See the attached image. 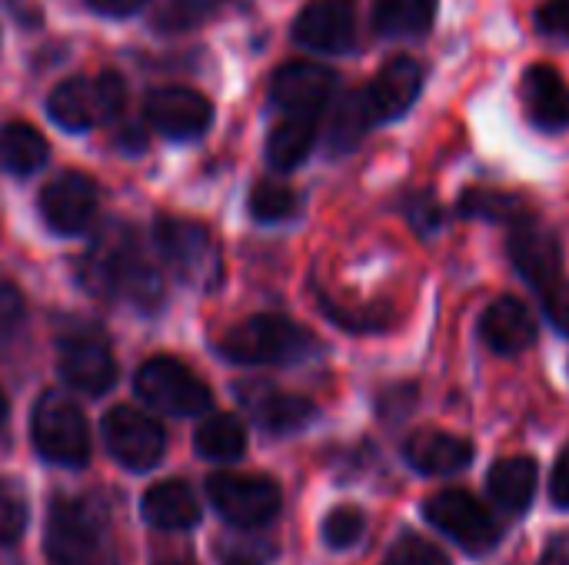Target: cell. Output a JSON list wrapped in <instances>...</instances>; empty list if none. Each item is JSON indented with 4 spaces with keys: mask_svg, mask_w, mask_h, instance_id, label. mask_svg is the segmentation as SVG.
Returning a JSON list of instances; mask_svg holds the SVG:
<instances>
[{
    "mask_svg": "<svg viewBox=\"0 0 569 565\" xmlns=\"http://www.w3.org/2000/svg\"><path fill=\"white\" fill-rule=\"evenodd\" d=\"M133 390L150 410L170 413V416H200L213 403L207 383L193 370H187L180 360H170V356L147 360L133 376Z\"/></svg>",
    "mask_w": 569,
    "mask_h": 565,
    "instance_id": "cell-7",
    "label": "cell"
},
{
    "mask_svg": "<svg viewBox=\"0 0 569 565\" xmlns=\"http://www.w3.org/2000/svg\"><path fill=\"white\" fill-rule=\"evenodd\" d=\"M153 246H157V256L173 270L180 283H190L200 290H210L220 283V250L203 223L160 216L153 226Z\"/></svg>",
    "mask_w": 569,
    "mask_h": 565,
    "instance_id": "cell-4",
    "label": "cell"
},
{
    "mask_svg": "<svg viewBox=\"0 0 569 565\" xmlns=\"http://www.w3.org/2000/svg\"><path fill=\"white\" fill-rule=\"evenodd\" d=\"M337 87L333 70H327L323 63H310V60H293L283 63L273 73L270 83V100L273 107H280L283 113H310L320 117L330 93Z\"/></svg>",
    "mask_w": 569,
    "mask_h": 565,
    "instance_id": "cell-14",
    "label": "cell"
},
{
    "mask_svg": "<svg viewBox=\"0 0 569 565\" xmlns=\"http://www.w3.org/2000/svg\"><path fill=\"white\" fill-rule=\"evenodd\" d=\"M423 516L433 529H440L473 556H483L500 543V526L493 523L490 509L463 490H443L430 496Z\"/></svg>",
    "mask_w": 569,
    "mask_h": 565,
    "instance_id": "cell-9",
    "label": "cell"
},
{
    "mask_svg": "<svg viewBox=\"0 0 569 565\" xmlns=\"http://www.w3.org/2000/svg\"><path fill=\"white\" fill-rule=\"evenodd\" d=\"M537 27L553 40H569V0H547L537 10Z\"/></svg>",
    "mask_w": 569,
    "mask_h": 565,
    "instance_id": "cell-37",
    "label": "cell"
},
{
    "mask_svg": "<svg viewBox=\"0 0 569 565\" xmlns=\"http://www.w3.org/2000/svg\"><path fill=\"white\" fill-rule=\"evenodd\" d=\"M510 260H513L517 273L540 293H547L560 283V270H563L560 243L550 230H543L537 223H523L513 230Z\"/></svg>",
    "mask_w": 569,
    "mask_h": 565,
    "instance_id": "cell-17",
    "label": "cell"
},
{
    "mask_svg": "<svg viewBox=\"0 0 569 565\" xmlns=\"http://www.w3.org/2000/svg\"><path fill=\"white\" fill-rule=\"evenodd\" d=\"M217 7H220V0H167L160 23L170 30H183V27L207 20L210 13H217Z\"/></svg>",
    "mask_w": 569,
    "mask_h": 565,
    "instance_id": "cell-35",
    "label": "cell"
},
{
    "mask_svg": "<svg viewBox=\"0 0 569 565\" xmlns=\"http://www.w3.org/2000/svg\"><path fill=\"white\" fill-rule=\"evenodd\" d=\"M143 519L153 529L183 533V529H193L200 523V503H197V496L190 493L187 483L167 480V483H157V486L147 490V496H143Z\"/></svg>",
    "mask_w": 569,
    "mask_h": 565,
    "instance_id": "cell-22",
    "label": "cell"
},
{
    "mask_svg": "<svg viewBox=\"0 0 569 565\" xmlns=\"http://www.w3.org/2000/svg\"><path fill=\"white\" fill-rule=\"evenodd\" d=\"M33 446L37 453L53 463V466H87L90 460V430H87V416L83 410L57 393H47L37 410H33Z\"/></svg>",
    "mask_w": 569,
    "mask_h": 565,
    "instance_id": "cell-6",
    "label": "cell"
},
{
    "mask_svg": "<svg viewBox=\"0 0 569 565\" xmlns=\"http://www.w3.org/2000/svg\"><path fill=\"white\" fill-rule=\"evenodd\" d=\"M23 313H27V306H23L20 290L13 283H0V340L20 330Z\"/></svg>",
    "mask_w": 569,
    "mask_h": 565,
    "instance_id": "cell-36",
    "label": "cell"
},
{
    "mask_svg": "<svg viewBox=\"0 0 569 565\" xmlns=\"http://www.w3.org/2000/svg\"><path fill=\"white\" fill-rule=\"evenodd\" d=\"M367 533V516L357 506H337L323 519V543L330 549H353Z\"/></svg>",
    "mask_w": 569,
    "mask_h": 565,
    "instance_id": "cell-32",
    "label": "cell"
},
{
    "mask_svg": "<svg viewBox=\"0 0 569 565\" xmlns=\"http://www.w3.org/2000/svg\"><path fill=\"white\" fill-rule=\"evenodd\" d=\"M97 13H107V17H127L133 10L143 7V0H87Z\"/></svg>",
    "mask_w": 569,
    "mask_h": 565,
    "instance_id": "cell-40",
    "label": "cell"
},
{
    "mask_svg": "<svg viewBox=\"0 0 569 565\" xmlns=\"http://www.w3.org/2000/svg\"><path fill=\"white\" fill-rule=\"evenodd\" d=\"M40 213L53 233L73 236L90 226L97 213V183L87 173L67 170L40 190Z\"/></svg>",
    "mask_w": 569,
    "mask_h": 565,
    "instance_id": "cell-12",
    "label": "cell"
},
{
    "mask_svg": "<svg viewBox=\"0 0 569 565\" xmlns=\"http://www.w3.org/2000/svg\"><path fill=\"white\" fill-rule=\"evenodd\" d=\"M543 303H547V316L550 323L569 336V283H557L553 290L543 293Z\"/></svg>",
    "mask_w": 569,
    "mask_h": 565,
    "instance_id": "cell-38",
    "label": "cell"
},
{
    "mask_svg": "<svg viewBox=\"0 0 569 565\" xmlns=\"http://www.w3.org/2000/svg\"><path fill=\"white\" fill-rule=\"evenodd\" d=\"M373 127L370 120V110H367V100H363V90H353L340 100L337 113H333V123H330V150L333 153H350L363 133Z\"/></svg>",
    "mask_w": 569,
    "mask_h": 565,
    "instance_id": "cell-28",
    "label": "cell"
},
{
    "mask_svg": "<svg viewBox=\"0 0 569 565\" xmlns=\"http://www.w3.org/2000/svg\"><path fill=\"white\" fill-rule=\"evenodd\" d=\"M3 420H7V400H3V390H0V426H3Z\"/></svg>",
    "mask_w": 569,
    "mask_h": 565,
    "instance_id": "cell-42",
    "label": "cell"
},
{
    "mask_svg": "<svg viewBox=\"0 0 569 565\" xmlns=\"http://www.w3.org/2000/svg\"><path fill=\"white\" fill-rule=\"evenodd\" d=\"M193 446L210 463H233L247 453V426L230 413H213L200 423Z\"/></svg>",
    "mask_w": 569,
    "mask_h": 565,
    "instance_id": "cell-25",
    "label": "cell"
},
{
    "mask_svg": "<svg viewBox=\"0 0 569 565\" xmlns=\"http://www.w3.org/2000/svg\"><path fill=\"white\" fill-rule=\"evenodd\" d=\"M540 565H569V533H560V536L550 539Z\"/></svg>",
    "mask_w": 569,
    "mask_h": 565,
    "instance_id": "cell-41",
    "label": "cell"
},
{
    "mask_svg": "<svg viewBox=\"0 0 569 565\" xmlns=\"http://www.w3.org/2000/svg\"><path fill=\"white\" fill-rule=\"evenodd\" d=\"M317 123H320V117H310V113H283V120L270 130V140H267L270 167L273 170L300 167L313 150Z\"/></svg>",
    "mask_w": 569,
    "mask_h": 565,
    "instance_id": "cell-24",
    "label": "cell"
},
{
    "mask_svg": "<svg viewBox=\"0 0 569 565\" xmlns=\"http://www.w3.org/2000/svg\"><path fill=\"white\" fill-rule=\"evenodd\" d=\"M60 376L83 396H103L117 383V360L103 336L73 333L60 340Z\"/></svg>",
    "mask_w": 569,
    "mask_h": 565,
    "instance_id": "cell-11",
    "label": "cell"
},
{
    "mask_svg": "<svg viewBox=\"0 0 569 565\" xmlns=\"http://www.w3.org/2000/svg\"><path fill=\"white\" fill-rule=\"evenodd\" d=\"M313 336L277 313H260L220 336V353L240 366H290L313 353Z\"/></svg>",
    "mask_w": 569,
    "mask_h": 565,
    "instance_id": "cell-3",
    "label": "cell"
},
{
    "mask_svg": "<svg viewBox=\"0 0 569 565\" xmlns=\"http://www.w3.org/2000/svg\"><path fill=\"white\" fill-rule=\"evenodd\" d=\"M217 556L220 565H267L273 559V546L253 529H237L217 543Z\"/></svg>",
    "mask_w": 569,
    "mask_h": 565,
    "instance_id": "cell-31",
    "label": "cell"
},
{
    "mask_svg": "<svg viewBox=\"0 0 569 565\" xmlns=\"http://www.w3.org/2000/svg\"><path fill=\"white\" fill-rule=\"evenodd\" d=\"M100 436H103L107 453L130 473L153 470L167 453L163 426L133 406H113L100 423Z\"/></svg>",
    "mask_w": 569,
    "mask_h": 565,
    "instance_id": "cell-10",
    "label": "cell"
},
{
    "mask_svg": "<svg viewBox=\"0 0 569 565\" xmlns=\"http://www.w3.org/2000/svg\"><path fill=\"white\" fill-rule=\"evenodd\" d=\"M437 0H377L373 23L387 37H417L433 23Z\"/></svg>",
    "mask_w": 569,
    "mask_h": 565,
    "instance_id": "cell-27",
    "label": "cell"
},
{
    "mask_svg": "<svg viewBox=\"0 0 569 565\" xmlns=\"http://www.w3.org/2000/svg\"><path fill=\"white\" fill-rule=\"evenodd\" d=\"M160 565H193V563H187V559H170V563H160Z\"/></svg>",
    "mask_w": 569,
    "mask_h": 565,
    "instance_id": "cell-43",
    "label": "cell"
},
{
    "mask_svg": "<svg viewBox=\"0 0 569 565\" xmlns=\"http://www.w3.org/2000/svg\"><path fill=\"white\" fill-rule=\"evenodd\" d=\"M147 120L167 140H197L213 123V107L190 87H163L150 93Z\"/></svg>",
    "mask_w": 569,
    "mask_h": 565,
    "instance_id": "cell-13",
    "label": "cell"
},
{
    "mask_svg": "<svg viewBox=\"0 0 569 565\" xmlns=\"http://www.w3.org/2000/svg\"><path fill=\"white\" fill-rule=\"evenodd\" d=\"M127 100V87L123 77L113 70H103L93 80L73 77L63 80L60 87H53L47 110L53 117V123H60L70 133H83L97 123H113L123 110Z\"/></svg>",
    "mask_w": 569,
    "mask_h": 565,
    "instance_id": "cell-5",
    "label": "cell"
},
{
    "mask_svg": "<svg viewBox=\"0 0 569 565\" xmlns=\"http://www.w3.org/2000/svg\"><path fill=\"white\" fill-rule=\"evenodd\" d=\"M520 100L533 127L550 133L569 127V87L553 67L533 63L520 80Z\"/></svg>",
    "mask_w": 569,
    "mask_h": 565,
    "instance_id": "cell-18",
    "label": "cell"
},
{
    "mask_svg": "<svg viewBox=\"0 0 569 565\" xmlns=\"http://www.w3.org/2000/svg\"><path fill=\"white\" fill-rule=\"evenodd\" d=\"M480 340L487 343V350L500 356H517L533 346L537 320L517 296H500L497 303L487 306L480 320Z\"/></svg>",
    "mask_w": 569,
    "mask_h": 565,
    "instance_id": "cell-19",
    "label": "cell"
},
{
    "mask_svg": "<svg viewBox=\"0 0 569 565\" xmlns=\"http://www.w3.org/2000/svg\"><path fill=\"white\" fill-rule=\"evenodd\" d=\"M540 483V466L530 456H507L487 473V490L493 503L507 513H527Z\"/></svg>",
    "mask_w": 569,
    "mask_h": 565,
    "instance_id": "cell-23",
    "label": "cell"
},
{
    "mask_svg": "<svg viewBox=\"0 0 569 565\" xmlns=\"http://www.w3.org/2000/svg\"><path fill=\"white\" fill-rule=\"evenodd\" d=\"M550 496L560 509H569V450L560 453L557 466H553V480H550Z\"/></svg>",
    "mask_w": 569,
    "mask_h": 565,
    "instance_id": "cell-39",
    "label": "cell"
},
{
    "mask_svg": "<svg viewBox=\"0 0 569 565\" xmlns=\"http://www.w3.org/2000/svg\"><path fill=\"white\" fill-rule=\"evenodd\" d=\"M297 206H300L297 193L283 183H273V180H260L250 193V213L260 223H280V220L293 216Z\"/></svg>",
    "mask_w": 569,
    "mask_h": 565,
    "instance_id": "cell-30",
    "label": "cell"
},
{
    "mask_svg": "<svg viewBox=\"0 0 569 565\" xmlns=\"http://www.w3.org/2000/svg\"><path fill=\"white\" fill-rule=\"evenodd\" d=\"M293 40L320 53H347L357 40L350 0H310L293 23Z\"/></svg>",
    "mask_w": 569,
    "mask_h": 565,
    "instance_id": "cell-16",
    "label": "cell"
},
{
    "mask_svg": "<svg viewBox=\"0 0 569 565\" xmlns=\"http://www.w3.org/2000/svg\"><path fill=\"white\" fill-rule=\"evenodd\" d=\"M80 283L97 300H130L140 310H157L163 300L160 270L123 223H110L93 236L80 263Z\"/></svg>",
    "mask_w": 569,
    "mask_h": 565,
    "instance_id": "cell-1",
    "label": "cell"
},
{
    "mask_svg": "<svg viewBox=\"0 0 569 565\" xmlns=\"http://www.w3.org/2000/svg\"><path fill=\"white\" fill-rule=\"evenodd\" d=\"M403 456L423 476H457L473 463V443H467L463 436H453V433L423 430L407 440Z\"/></svg>",
    "mask_w": 569,
    "mask_h": 565,
    "instance_id": "cell-21",
    "label": "cell"
},
{
    "mask_svg": "<svg viewBox=\"0 0 569 565\" xmlns=\"http://www.w3.org/2000/svg\"><path fill=\"white\" fill-rule=\"evenodd\" d=\"M240 396H243V406L250 410L253 423L263 426L273 436L297 433V430H303L317 416V406L310 400L293 396V393H280V390H270L263 383L260 386H243Z\"/></svg>",
    "mask_w": 569,
    "mask_h": 565,
    "instance_id": "cell-20",
    "label": "cell"
},
{
    "mask_svg": "<svg viewBox=\"0 0 569 565\" xmlns=\"http://www.w3.org/2000/svg\"><path fill=\"white\" fill-rule=\"evenodd\" d=\"M27 529V500L13 483H0V546H13Z\"/></svg>",
    "mask_w": 569,
    "mask_h": 565,
    "instance_id": "cell-33",
    "label": "cell"
},
{
    "mask_svg": "<svg viewBox=\"0 0 569 565\" xmlns=\"http://www.w3.org/2000/svg\"><path fill=\"white\" fill-rule=\"evenodd\" d=\"M47 163V140L30 123L0 127V170L13 176L37 173Z\"/></svg>",
    "mask_w": 569,
    "mask_h": 565,
    "instance_id": "cell-26",
    "label": "cell"
},
{
    "mask_svg": "<svg viewBox=\"0 0 569 565\" xmlns=\"http://www.w3.org/2000/svg\"><path fill=\"white\" fill-rule=\"evenodd\" d=\"M207 496L213 509L233 529H260L280 513V486L270 476L253 473H217L207 480Z\"/></svg>",
    "mask_w": 569,
    "mask_h": 565,
    "instance_id": "cell-8",
    "label": "cell"
},
{
    "mask_svg": "<svg viewBox=\"0 0 569 565\" xmlns=\"http://www.w3.org/2000/svg\"><path fill=\"white\" fill-rule=\"evenodd\" d=\"M420 87H423V67L413 57H393L390 63H383L380 73L363 87V100L373 127L403 117L420 97Z\"/></svg>",
    "mask_w": 569,
    "mask_h": 565,
    "instance_id": "cell-15",
    "label": "cell"
},
{
    "mask_svg": "<svg viewBox=\"0 0 569 565\" xmlns=\"http://www.w3.org/2000/svg\"><path fill=\"white\" fill-rule=\"evenodd\" d=\"M383 565H453L447 559V553L437 546V543H430V539H423V536H403V539H397V546L390 549V556H387V563Z\"/></svg>",
    "mask_w": 569,
    "mask_h": 565,
    "instance_id": "cell-34",
    "label": "cell"
},
{
    "mask_svg": "<svg viewBox=\"0 0 569 565\" xmlns=\"http://www.w3.org/2000/svg\"><path fill=\"white\" fill-rule=\"evenodd\" d=\"M460 213L470 216V220H507V223H517L523 220V200L513 196V193H503V190H467L460 196Z\"/></svg>",
    "mask_w": 569,
    "mask_h": 565,
    "instance_id": "cell-29",
    "label": "cell"
},
{
    "mask_svg": "<svg viewBox=\"0 0 569 565\" xmlns=\"http://www.w3.org/2000/svg\"><path fill=\"white\" fill-rule=\"evenodd\" d=\"M47 556L50 565H120L107 519L90 500H53Z\"/></svg>",
    "mask_w": 569,
    "mask_h": 565,
    "instance_id": "cell-2",
    "label": "cell"
}]
</instances>
